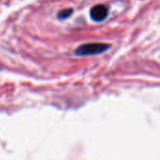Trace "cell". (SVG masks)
Returning <instances> with one entry per match:
<instances>
[{
  "label": "cell",
  "mask_w": 160,
  "mask_h": 160,
  "mask_svg": "<svg viewBox=\"0 0 160 160\" xmlns=\"http://www.w3.org/2000/svg\"><path fill=\"white\" fill-rule=\"evenodd\" d=\"M111 47L110 44L107 43H88L80 46L75 50V54L79 56L84 55H95L99 54L106 52Z\"/></svg>",
  "instance_id": "1"
},
{
  "label": "cell",
  "mask_w": 160,
  "mask_h": 160,
  "mask_svg": "<svg viewBox=\"0 0 160 160\" xmlns=\"http://www.w3.org/2000/svg\"><path fill=\"white\" fill-rule=\"evenodd\" d=\"M108 15V8L104 5H97L90 10L91 18L96 22H101L106 19Z\"/></svg>",
  "instance_id": "2"
},
{
  "label": "cell",
  "mask_w": 160,
  "mask_h": 160,
  "mask_svg": "<svg viewBox=\"0 0 160 160\" xmlns=\"http://www.w3.org/2000/svg\"><path fill=\"white\" fill-rule=\"evenodd\" d=\"M73 10L71 8H68V9H64V10H61L59 13H58V19L62 20V19H67L68 18L71 14H72Z\"/></svg>",
  "instance_id": "3"
}]
</instances>
